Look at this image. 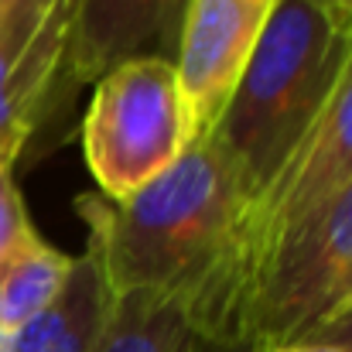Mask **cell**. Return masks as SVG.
Here are the masks:
<instances>
[{
	"instance_id": "cell-7",
	"label": "cell",
	"mask_w": 352,
	"mask_h": 352,
	"mask_svg": "<svg viewBox=\"0 0 352 352\" xmlns=\"http://www.w3.org/2000/svg\"><path fill=\"white\" fill-rule=\"evenodd\" d=\"M277 0H192L185 10L175 76L188 117V147L206 144L274 14Z\"/></svg>"
},
{
	"instance_id": "cell-4",
	"label": "cell",
	"mask_w": 352,
	"mask_h": 352,
	"mask_svg": "<svg viewBox=\"0 0 352 352\" xmlns=\"http://www.w3.org/2000/svg\"><path fill=\"white\" fill-rule=\"evenodd\" d=\"M82 123V147L103 199L123 202L188 151L175 62L130 58L103 72Z\"/></svg>"
},
{
	"instance_id": "cell-9",
	"label": "cell",
	"mask_w": 352,
	"mask_h": 352,
	"mask_svg": "<svg viewBox=\"0 0 352 352\" xmlns=\"http://www.w3.org/2000/svg\"><path fill=\"white\" fill-rule=\"evenodd\" d=\"M113 311V291L100 256L86 246L72 260L62 294L24 329L14 332V352H93Z\"/></svg>"
},
{
	"instance_id": "cell-18",
	"label": "cell",
	"mask_w": 352,
	"mask_h": 352,
	"mask_svg": "<svg viewBox=\"0 0 352 352\" xmlns=\"http://www.w3.org/2000/svg\"><path fill=\"white\" fill-rule=\"evenodd\" d=\"M10 3H14V0H0V21H3V14L10 10Z\"/></svg>"
},
{
	"instance_id": "cell-19",
	"label": "cell",
	"mask_w": 352,
	"mask_h": 352,
	"mask_svg": "<svg viewBox=\"0 0 352 352\" xmlns=\"http://www.w3.org/2000/svg\"><path fill=\"white\" fill-rule=\"evenodd\" d=\"M342 308H352V298H349V301H346V305H342ZM342 308H339V311H342Z\"/></svg>"
},
{
	"instance_id": "cell-6",
	"label": "cell",
	"mask_w": 352,
	"mask_h": 352,
	"mask_svg": "<svg viewBox=\"0 0 352 352\" xmlns=\"http://www.w3.org/2000/svg\"><path fill=\"white\" fill-rule=\"evenodd\" d=\"M82 0H14L0 21V137L34 140L65 96Z\"/></svg>"
},
{
	"instance_id": "cell-10",
	"label": "cell",
	"mask_w": 352,
	"mask_h": 352,
	"mask_svg": "<svg viewBox=\"0 0 352 352\" xmlns=\"http://www.w3.org/2000/svg\"><path fill=\"white\" fill-rule=\"evenodd\" d=\"M72 256L45 243L28 223L14 246L0 256V329L17 332L38 318L65 287Z\"/></svg>"
},
{
	"instance_id": "cell-14",
	"label": "cell",
	"mask_w": 352,
	"mask_h": 352,
	"mask_svg": "<svg viewBox=\"0 0 352 352\" xmlns=\"http://www.w3.org/2000/svg\"><path fill=\"white\" fill-rule=\"evenodd\" d=\"M267 352H352L346 346H329V342H287V346H274Z\"/></svg>"
},
{
	"instance_id": "cell-11",
	"label": "cell",
	"mask_w": 352,
	"mask_h": 352,
	"mask_svg": "<svg viewBox=\"0 0 352 352\" xmlns=\"http://www.w3.org/2000/svg\"><path fill=\"white\" fill-rule=\"evenodd\" d=\"M195 329L185 308L154 291L113 294L110 322L93 352H192Z\"/></svg>"
},
{
	"instance_id": "cell-13",
	"label": "cell",
	"mask_w": 352,
	"mask_h": 352,
	"mask_svg": "<svg viewBox=\"0 0 352 352\" xmlns=\"http://www.w3.org/2000/svg\"><path fill=\"white\" fill-rule=\"evenodd\" d=\"M298 342H329V346H346V349H352V308L336 311L332 318H325L322 325H315L311 332H305Z\"/></svg>"
},
{
	"instance_id": "cell-2",
	"label": "cell",
	"mask_w": 352,
	"mask_h": 352,
	"mask_svg": "<svg viewBox=\"0 0 352 352\" xmlns=\"http://www.w3.org/2000/svg\"><path fill=\"white\" fill-rule=\"evenodd\" d=\"M352 62V17L277 0L206 144L230 164L246 206L277 178L332 103ZM246 212V209H243Z\"/></svg>"
},
{
	"instance_id": "cell-3",
	"label": "cell",
	"mask_w": 352,
	"mask_h": 352,
	"mask_svg": "<svg viewBox=\"0 0 352 352\" xmlns=\"http://www.w3.org/2000/svg\"><path fill=\"white\" fill-rule=\"evenodd\" d=\"M352 185V62L325 113L277 178L246 206L199 339L233 342L236 318L277 246Z\"/></svg>"
},
{
	"instance_id": "cell-15",
	"label": "cell",
	"mask_w": 352,
	"mask_h": 352,
	"mask_svg": "<svg viewBox=\"0 0 352 352\" xmlns=\"http://www.w3.org/2000/svg\"><path fill=\"white\" fill-rule=\"evenodd\" d=\"M192 352H253L250 346H239V342H212V339H195V349Z\"/></svg>"
},
{
	"instance_id": "cell-16",
	"label": "cell",
	"mask_w": 352,
	"mask_h": 352,
	"mask_svg": "<svg viewBox=\"0 0 352 352\" xmlns=\"http://www.w3.org/2000/svg\"><path fill=\"white\" fill-rule=\"evenodd\" d=\"M315 3H322V7L342 14V17H352V0H315Z\"/></svg>"
},
{
	"instance_id": "cell-5",
	"label": "cell",
	"mask_w": 352,
	"mask_h": 352,
	"mask_svg": "<svg viewBox=\"0 0 352 352\" xmlns=\"http://www.w3.org/2000/svg\"><path fill=\"white\" fill-rule=\"evenodd\" d=\"M352 298V185L287 236L250 291L233 342L267 352L298 342Z\"/></svg>"
},
{
	"instance_id": "cell-17",
	"label": "cell",
	"mask_w": 352,
	"mask_h": 352,
	"mask_svg": "<svg viewBox=\"0 0 352 352\" xmlns=\"http://www.w3.org/2000/svg\"><path fill=\"white\" fill-rule=\"evenodd\" d=\"M0 352H14V336L0 329Z\"/></svg>"
},
{
	"instance_id": "cell-8",
	"label": "cell",
	"mask_w": 352,
	"mask_h": 352,
	"mask_svg": "<svg viewBox=\"0 0 352 352\" xmlns=\"http://www.w3.org/2000/svg\"><path fill=\"white\" fill-rule=\"evenodd\" d=\"M192 0H82L69 48L65 96L76 100L103 72L130 58L175 62L185 10Z\"/></svg>"
},
{
	"instance_id": "cell-1",
	"label": "cell",
	"mask_w": 352,
	"mask_h": 352,
	"mask_svg": "<svg viewBox=\"0 0 352 352\" xmlns=\"http://www.w3.org/2000/svg\"><path fill=\"white\" fill-rule=\"evenodd\" d=\"M76 209L110 291L175 298L199 336L246 209L230 164L209 144H195L130 199L82 195Z\"/></svg>"
},
{
	"instance_id": "cell-12",
	"label": "cell",
	"mask_w": 352,
	"mask_h": 352,
	"mask_svg": "<svg viewBox=\"0 0 352 352\" xmlns=\"http://www.w3.org/2000/svg\"><path fill=\"white\" fill-rule=\"evenodd\" d=\"M28 212H24V202H21V192L14 185V171L10 175H0V256L14 246V239L21 236V230L28 226Z\"/></svg>"
}]
</instances>
